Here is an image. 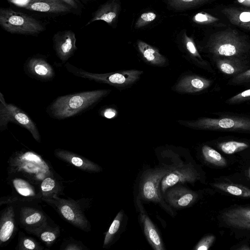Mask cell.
I'll return each instance as SVG.
<instances>
[{
  "label": "cell",
  "mask_w": 250,
  "mask_h": 250,
  "mask_svg": "<svg viewBox=\"0 0 250 250\" xmlns=\"http://www.w3.org/2000/svg\"><path fill=\"white\" fill-rule=\"evenodd\" d=\"M40 188L42 194V200L51 198L54 195H62L64 186L61 177L48 176L41 183Z\"/></svg>",
  "instance_id": "obj_25"
},
{
  "label": "cell",
  "mask_w": 250,
  "mask_h": 250,
  "mask_svg": "<svg viewBox=\"0 0 250 250\" xmlns=\"http://www.w3.org/2000/svg\"><path fill=\"white\" fill-rule=\"evenodd\" d=\"M124 217V212H118L107 230L104 241L103 248H107L111 245L121 228Z\"/></svg>",
  "instance_id": "obj_27"
},
{
  "label": "cell",
  "mask_w": 250,
  "mask_h": 250,
  "mask_svg": "<svg viewBox=\"0 0 250 250\" xmlns=\"http://www.w3.org/2000/svg\"><path fill=\"white\" fill-rule=\"evenodd\" d=\"M210 80L189 72L182 73L171 87L174 92L180 94H194L207 89Z\"/></svg>",
  "instance_id": "obj_12"
},
{
  "label": "cell",
  "mask_w": 250,
  "mask_h": 250,
  "mask_svg": "<svg viewBox=\"0 0 250 250\" xmlns=\"http://www.w3.org/2000/svg\"><path fill=\"white\" fill-rule=\"evenodd\" d=\"M139 53L147 64L157 67H166L168 64L167 59L155 47L142 41L137 43Z\"/></svg>",
  "instance_id": "obj_21"
},
{
  "label": "cell",
  "mask_w": 250,
  "mask_h": 250,
  "mask_svg": "<svg viewBox=\"0 0 250 250\" xmlns=\"http://www.w3.org/2000/svg\"><path fill=\"white\" fill-rule=\"evenodd\" d=\"M222 12L232 24L250 31V9L229 7Z\"/></svg>",
  "instance_id": "obj_24"
},
{
  "label": "cell",
  "mask_w": 250,
  "mask_h": 250,
  "mask_svg": "<svg viewBox=\"0 0 250 250\" xmlns=\"http://www.w3.org/2000/svg\"><path fill=\"white\" fill-rule=\"evenodd\" d=\"M249 81H250V69L239 74L232 80V82L235 83Z\"/></svg>",
  "instance_id": "obj_38"
},
{
  "label": "cell",
  "mask_w": 250,
  "mask_h": 250,
  "mask_svg": "<svg viewBox=\"0 0 250 250\" xmlns=\"http://www.w3.org/2000/svg\"><path fill=\"white\" fill-rule=\"evenodd\" d=\"M21 7L28 10L42 13H73L71 8L61 0H28Z\"/></svg>",
  "instance_id": "obj_18"
},
{
  "label": "cell",
  "mask_w": 250,
  "mask_h": 250,
  "mask_svg": "<svg viewBox=\"0 0 250 250\" xmlns=\"http://www.w3.org/2000/svg\"><path fill=\"white\" fill-rule=\"evenodd\" d=\"M13 203L19 227L27 232L45 223L49 217L39 202L17 200L12 195L0 198V205Z\"/></svg>",
  "instance_id": "obj_7"
},
{
  "label": "cell",
  "mask_w": 250,
  "mask_h": 250,
  "mask_svg": "<svg viewBox=\"0 0 250 250\" xmlns=\"http://www.w3.org/2000/svg\"><path fill=\"white\" fill-rule=\"evenodd\" d=\"M7 206L0 213V245L4 247L14 237L19 227L13 203L5 204Z\"/></svg>",
  "instance_id": "obj_14"
},
{
  "label": "cell",
  "mask_w": 250,
  "mask_h": 250,
  "mask_svg": "<svg viewBox=\"0 0 250 250\" xmlns=\"http://www.w3.org/2000/svg\"><path fill=\"white\" fill-rule=\"evenodd\" d=\"M140 215L144 232L149 244L155 250H165L162 239L154 224L145 213L141 212Z\"/></svg>",
  "instance_id": "obj_23"
},
{
  "label": "cell",
  "mask_w": 250,
  "mask_h": 250,
  "mask_svg": "<svg viewBox=\"0 0 250 250\" xmlns=\"http://www.w3.org/2000/svg\"><path fill=\"white\" fill-rule=\"evenodd\" d=\"M0 25L8 33L24 35L37 36L46 29L41 21L10 8H0Z\"/></svg>",
  "instance_id": "obj_5"
},
{
  "label": "cell",
  "mask_w": 250,
  "mask_h": 250,
  "mask_svg": "<svg viewBox=\"0 0 250 250\" xmlns=\"http://www.w3.org/2000/svg\"><path fill=\"white\" fill-rule=\"evenodd\" d=\"M65 67L69 72L76 76L108 84L120 90L131 87L139 81L144 73L143 71L137 69L124 70L106 73H93L77 68L68 62L65 64Z\"/></svg>",
  "instance_id": "obj_4"
},
{
  "label": "cell",
  "mask_w": 250,
  "mask_h": 250,
  "mask_svg": "<svg viewBox=\"0 0 250 250\" xmlns=\"http://www.w3.org/2000/svg\"><path fill=\"white\" fill-rule=\"evenodd\" d=\"M212 241L210 236H208L201 240L194 248L196 250H208Z\"/></svg>",
  "instance_id": "obj_39"
},
{
  "label": "cell",
  "mask_w": 250,
  "mask_h": 250,
  "mask_svg": "<svg viewBox=\"0 0 250 250\" xmlns=\"http://www.w3.org/2000/svg\"><path fill=\"white\" fill-rule=\"evenodd\" d=\"M17 250H42L44 248L34 238L26 235L22 231L19 233Z\"/></svg>",
  "instance_id": "obj_28"
},
{
  "label": "cell",
  "mask_w": 250,
  "mask_h": 250,
  "mask_svg": "<svg viewBox=\"0 0 250 250\" xmlns=\"http://www.w3.org/2000/svg\"><path fill=\"white\" fill-rule=\"evenodd\" d=\"M111 91L109 89H99L60 96L48 106L47 112L57 120L71 117L92 107Z\"/></svg>",
  "instance_id": "obj_2"
},
{
  "label": "cell",
  "mask_w": 250,
  "mask_h": 250,
  "mask_svg": "<svg viewBox=\"0 0 250 250\" xmlns=\"http://www.w3.org/2000/svg\"><path fill=\"white\" fill-rule=\"evenodd\" d=\"M221 150L226 154H232L247 148L248 144L234 141H228L220 145Z\"/></svg>",
  "instance_id": "obj_32"
},
{
  "label": "cell",
  "mask_w": 250,
  "mask_h": 250,
  "mask_svg": "<svg viewBox=\"0 0 250 250\" xmlns=\"http://www.w3.org/2000/svg\"><path fill=\"white\" fill-rule=\"evenodd\" d=\"M227 191L234 195L239 196L242 194V190L234 186H229L226 188Z\"/></svg>",
  "instance_id": "obj_41"
},
{
  "label": "cell",
  "mask_w": 250,
  "mask_h": 250,
  "mask_svg": "<svg viewBox=\"0 0 250 250\" xmlns=\"http://www.w3.org/2000/svg\"><path fill=\"white\" fill-rule=\"evenodd\" d=\"M116 111L110 107L106 108L101 111V115L107 119L113 118L116 116Z\"/></svg>",
  "instance_id": "obj_40"
},
{
  "label": "cell",
  "mask_w": 250,
  "mask_h": 250,
  "mask_svg": "<svg viewBox=\"0 0 250 250\" xmlns=\"http://www.w3.org/2000/svg\"><path fill=\"white\" fill-rule=\"evenodd\" d=\"M120 9V4L117 0H108L101 4L92 14L87 26L96 21H104L108 24H112L117 19Z\"/></svg>",
  "instance_id": "obj_22"
},
{
  "label": "cell",
  "mask_w": 250,
  "mask_h": 250,
  "mask_svg": "<svg viewBox=\"0 0 250 250\" xmlns=\"http://www.w3.org/2000/svg\"><path fill=\"white\" fill-rule=\"evenodd\" d=\"M60 250H82L88 249L81 242L73 239H67L62 243Z\"/></svg>",
  "instance_id": "obj_34"
},
{
  "label": "cell",
  "mask_w": 250,
  "mask_h": 250,
  "mask_svg": "<svg viewBox=\"0 0 250 250\" xmlns=\"http://www.w3.org/2000/svg\"><path fill=\"white\" fill-rule=\"evenodd\" d=\"M24 70L30 77L43 82L51 81L55 76L51 65L41 55L29 58L24 64Z\"/></svg>",
  "instance_id": "obj_15"
},
{
  "label": "cell",
  "mask_w": 250,
  "mask_h": 250,
  "mask_svg": "<svg viewBox=\"0 0 250 250\" xmlns=\"http://www.w3.org/2000/svg\"><path fill=\"white\" fill-rule=\"evenodd\" d=\"M237 1L240 4L250 8V0H237Z\"/></svg>",
  "instance_id": "obj_42"
},
{
  "label": "cell",
  "mask_w": 250,
  "mask_h": 250,
  "mask_svg": "<svg viewBox=\"0 0 250 250\" xmlns=\"http://www.w3.org/2000/svg\"><path fill=\"white\" fill-rule=\"evenodd\" d=\"M80 0L84 4H86L88 2H90V1H91L92 0Z\"/></svg>",
  "instance_id": "obj_43"
},
{
  "label": "cell",
  "mask_w": 250,
  "mask_h": 250,
  "mask_svg": "<svg viewBox=\"0 0 250 250\" xmlns=\"http://www.w3.org/2000/svg\"><path fill=\"white\" fill-rule=\"evenodd\" d=\"M208 0H168V4L177 10H183L204 3Z\"/></svg>",
  "instance_id": "obj_31"
},
{
  "label": "cell",
  "mask_w": 250,
  "mask_h": 250,
  "mask_svg": "<svg viewBox=\"0 0 250 250\" xmlns=\"http://www.w3.org/2000/svg\"><path fill=\"white\" fill-rule=\"evenodd\" d=\"M0 130L7 129L9 122L14 123L28 130L34 139L41 142V135L36 124L22 110L12 104L6 103L0 92Z\"/></svg>",
  "instance_id": "obj_10"
},
{
  "label": "cell",
  "mask_w": 250,
  "mask_h": 250,
  "mask_svg": "<svg viewBox=\"0 0 250 250\" xmlns=\"http://www.w3.org/2000/svg\"><path fill=\"white\" fill-rule=\"evenodd\" d=\"M52 41L56 54L62 63L66 62L77 49L76 35L71 30L57 32L54 34Z\"/></svg>",
  "instance_id": "obj_13"
},
{
  "label": "cell",
  "mask_w": 250,
  "mask_h": 250,
  "mask_svg": "<svg viewBox=\"0 0 250 250\" xmlns=\"http://www.w3.org/2000/svg\"><path fill=\"white\" fill-rule=\"evenodd\" d=\"M27 232L35 236L48 248L51 247L60 236L59 226L50 218L41 226Z\"/></svg>",
  "instance_id": "obj_20"
},
{
  "label": "cell",
  "mask_w": 250,
  "mask_h": 250,
  "mask_svg": "<svg viewBox=\"0 0 250 250\" xmlns=\"http://www.w3.org/2000/svg\"><path fill=\"white\" fill-rule=\"evenodd\" d=\"M172 167H159L146 171L139 186V195L142 200L159 204L168 213L174 215L171 207L165 201L160 190L162 178Z\"/></svg>",
  "instance_id": "obj_8"
},
{
  "label": "cell",
  "mask_w": 250,
  "mask_h": 250,
  "mask_svg": "<svg viewBox=\"0 0 250 250\" xmlns=\"http://www.w3.org/2000/svg\"><path fill=\"white\" fill-rule=\"evenodd\" d=\"M156 18L155 13L148 12L142 14L136 22L135 27L140 28L153 21Z\"/></svg>",
  "instance_id": "obj_35"
},
{
  "label": "cell",
  "mask_w": 250,
  "mask_h": 250,
  "mask_svg": "<svg viewBox=\"0 0 250 250\" xmlns=\"http://www.w3.org/2000/svg\"><path fill=\"white\" fill-rule=\"evenodd\" d=\"M42 201L53 207L68 223L83 231H90L91 225L84 213L90 207L89 199H65L55 195L51 198Z\"/></svg>",
  "instance_id": "obj_3"
},
{
  "label": "cell",
  "mask_w": 250,
  "mask_h": 250,
  "mask_svg": "<svg viewBox=\"0 0 250 250\" xmlns=\"http://www.w3.org/2000/svg\"><path fill=\"white\" fill-rule=\"evenodd\" d=\"M202 154L204 158L208 162L218 166H224L226 162L222 155L216 150L207 145L202 148Z\"/></svg>",
  "instance_id": "obj_29"
},
{
  "label": "cell",
  "mask_w": 250,
  "mask_h": 250,
  "mask_svg": "<svg viewBox=\"0 0 250 250\" xmlns=\"http://www.w3.org/2000/svg\"><path fill=\"white\" fill-rule=\"evenodd\" d=\"M178 123L186 127L194 129L229 131H250V118L245 117H202L192 120H179Z\"/></svg>",
  "instance_id": "obj_9"
},
{
  "label": "cell",
  "mask_w": 250,
  "mask_h": 250,
  "mask_svg": "<svg viewBox=\"0 0 250 250\" xmlns=\"http://www.w3.org/2000/svg\"><path fill=\"white\" fill-rule=\"evenodd\" d=\"M249 176L250 177V168L249 170Z\"/></svg>",
  "instance_id": "obj_44"
},
{
  "label": "cell",
  "mask_w": 250,
  "mask_h": 250,
  "mask_svg": "<svg viewBox=\"0 0 250 250\" xmlns=\"http://www.w3.org/2000/svg\"><path fill=\"white\" fill-rule=\"evenodd\" d=\"M7 180L12 189V195L17 200L39 203L42 201L40 185L14 175H8Z\"/></svg>",
  "instance_id": "obj_11"
},
{
  "label": "cell",
  "mask_w": 250,
  "mask_h": 250,
  "mask_svg": "<svg viewBox=\"0 0 250 250\" xmlns=\"http://www.w3.org/2000/svg\"><path fill=\"white\" fill-rule=\"evenodd\" d=\"M208 47L215 56L238 57L248 51V42L238 32L229 29L218 32L210 38Z\"/></svg>",
  "instance_id": "obj_6"
},
{
  "label": "cell",
  "mask_w": 250,
  "mask_h": 250,
  "mask_svg": "<svg viewBox=\"0 0 250 250\" xmlns=\"http://www.w3.org/2000/svg\"><path fill=\"white\" fill-rule=\"evenodd\" d=\"M7 174L27 178L39 185L47 177H61L48 161L29 150L13 153L8 160Z\"/></svg>",
  "instance_id": "obj_1"
},
{
  "label": "cell",
  "mask_w": 250,
  "mask_h": 250,
  "mask_svg": "<svg viewBox=\"0 0 250 250\" xmlns=\"http://www.w3.org/2000/svg\"><path fill=\"white\" fill-rule=\"evenodd\" d=\"M233 60L218 59L216 60L217 66L223 73L228 75L233 74L238 72L239 68L238 65L234 63V60Z\"/></svg>",
  "instance_id": "obj_30"
},
{
  "label": "cell",
  "mask_w": 250,
  "mask_h": 250,
  "mask_svg": "<svg viewBox=\"0 0 250 250\" xmlns=\"http://www.w3.org/2000/svg\"><path fill=\"white\" fill-rule=\"evenodd\" d=\"M69 6L72 11L73 14L81 16L83 10L84 9V4L80 0H61Z\"/></svg>",
  "instance_id": "obj_36"
},
{
  "label": "cell",
  "mask_w": 250,
  "mask_h": 250,
  "mask_svg": "<svg viewBox=\"0 0 250 250\" xmlns=\"http://www.w3.org/2000/svg\"><path fill=\"white\" fill-rule=\"evenodd\" d=\"M166 202L170 207L177 208L190 206L196 200V194L183 186H173L163 194Z\"/></svg>",
  "instance_id": "obj_17"
},
{
  "label": "cell",
  "mask_w": 250,
  "mask_h": 250,
  "mask_svg": "<svg viewBox=\"0 0 250 250\" xmlns=\"http://www.w3.org/2000/svg\"><path fill=\"white\" fill-rule=\"evenodd\" d=\"M55 156L58 159L87 172H99L102 167L97 164L75 153L62 149H56Z\"/></svg>",
  "instance_id": "obj_19"
},
{
  "label": "cell",
  "mask_w": 250,
  "mask_h": 250,
  "mask_svg": "<svg viewBox=\"0 0 250 250\" xmlns=\"http://www.w3.org/2000/svg\"><path fill=\"white\" fill-rule=\"evenodd\" d=\"M219 20V19L205 12H200L196 14L192 18L193 22L201 24H211Z\"/></svg>",
  "instance_id": "obj_33"
},
{
  "label": "cell",
  "mask_w": 250,
  "mask_h": 250,
  "mask_svg": "<svg viewBox=\"0 0 250 250\" xmlns=\"http://www.w3.org/2000/svg\"><path fill=\"white\" fill-rule=\"evenodd\" d=\"M184 44L187 60L198 66L206 65V63L198 52L193 40L188 37L186 33L184 35Z\"/></svg>",
  "instance_id": "obj_26"
},
{
  "label": "cell",
  "mask_w": 250,
  "mask_h": 250,
  "mask_svg": "<svg viewBox=\"0 0 250 250\" xmlns=\"http://www.w3.org/2000/svg\"><path fill=\"white\" fill-rule=\"evenodd\" d=\"M197 179L196 171L190 167H181L172 168L162 178L160 190L163 194L177 184L193 183Z\"/></svg>",
  "instance_id": "obj_16"
},
{
  "label": "cell",
  "mask_w": 250,
  "mask_h": 250,
  "mask_svg": "<svg viewBox=\"0 0 250 250\" xmlns=\"http://www.w3.org/2000/svg\"><path fill=\"white\" fill-rule=\"evenodd\" d=\"M248 100H250V89L243 91L228 99L227 101L229 104H236Z\"/></svg>",
  "instance_id": "obj_37"
}]
</instances>
